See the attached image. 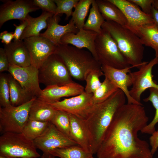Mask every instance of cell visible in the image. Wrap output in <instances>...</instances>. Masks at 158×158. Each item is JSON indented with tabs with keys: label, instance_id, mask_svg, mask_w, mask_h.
<instances>
[{
	"label": "cell",
	"instance_id": "obj_35",
	"mask_svg": "<svg viewBox=\"0 0 158 158\" xmlns=\"http://www.w3.org/2000/svg\"><path fill=\"white\" fill-rule=\"evenodd\" d=\"M79 0H54L57 6V9L55 15L66 14L65 20H68L72 16V9L75 8Z\"/></svg>",
	"mask_w": 158,
	"mask_h": 158
},
{
	"label": "cell",
	"instance_id": "obj_38",
	"mask_svg": "<svg viewBox=\"0 0 158 158\" xmlns=\"http://www.w3.org/2000/svg\"><path fill=\"white\" fill-rule=\"evenodd\" d=\"M129 1L140 6L145 14L151 15L153 4L154 0H128Z\"/></svg>",
	"mask_w": 158,
	"mask_h": 158
},
{
	"label": "cell",
	"instance_id": "obj_19",
	"mask_svg": "<svg viewBox=\"0 0 158 158\" xmlns=\"http://www.w3.org/2000/svg\"><path fill=\"white\" fill-rule=\"evenodd\" d=\"M60 15H54L49 18L47 20L46 30L40 35L49 40L56 46L60 44L61 39L65 34L70 32L77 33L79 30L71 19L65 25L59 24Z\"/></svg>",
	"mask_w": 158,
	"mask_h": 158
},
{
	"label": "cell",
	"instance_id": "obj_20",
	"mask_svg": "<svg viewBox=\"0 0 158 158\" xmlns=\"http://www.w3.org/2000/svg\"><path fill=\"white\" fill-rule=\"evenodd\" d=\"M9 63L21 67L31 65L29 51L23 40L14 41L8 45L4 44Z\"/></svg>",
	"mask_w": 158,
	"mask_h": 158
},
{
	"label": "cell",
	"instance_id": "obj_1",
	"mask_svg": "<svg viewBox=\"0 0 158 158\" xmlns=\"http://www.w3.org/2000/svg\"><path fill=\"white\" fill-rule=\"evenodd\" d=\"M149 118L142 105L125 104L116 112L96 153L98 158H152L138 132Z\"/></svg>",
	"mask_w": 158,
	"mask_h": 158
},
{
	"label": "cell",
	"instance_id": "obj_44",
	"mask_svg": "<svg viewBox=\"0 0 158 158\" xmlns=\"http://www.w3.org/2000/svg\"><path fill=\"white\" fill-rule=\"evenodd\" d=\"M153 5L154 8L158 10V0H154Z\"/></svg>",
	"mask_w": 158,
	"mask_h": 158
},
{
	"label": "cell",
	"instance_id": "obj_5",
	"mask_svg": "<svg viewBox=\"0 0 158 158\" xmlns=\"http://www.w3.org/2000/svg\"><path fill=\"white\" fill-rule=\"evenodd\" d=\"M97 60L101 65L118 69L130 66L109 33L102 28L95 41Z\"/></svg>",
	"mask_w": 158,
	"mask_h": 158
},
{
	"label": "cell",
	"instance_id": "obj_34",
	"mask_svg": "<svg viewBox=\"0 0 158 158\" xmlns=\"http://www.w3.org/2000/svg\"><path fill=\"white\" fill-rule=\"evenodd\" d=\"M104 75L101 69H92L87 71L84 76V80L86 84L85 92L93 94L100 85L101 82L99 78Z\"/></svg>",
	"mask_w": 158,
	"mask_h": 158
},
{
	"label": "cell",
	"instance_id": "obj_26",
	"mask_svg": "<svg viewBox=\"0 0 158 158\" xmlns=\"http://www.w3.org/2000/svg\"><path fill=\"white\" fill-rule=\"evenodd\" d=\"M7 78L9 88L10 101L12 106L21 105L36 97L24 90L11 74H8Z\"/></svg>",
	"mask_w": 158,
	"mask_h": 158
},
{
	"label": "cell",
	"instance_id": "obj_2",
	"mask_svg": "<svg viewBox=\"0 0 158 158\" xmlns=\"http://www.w3.org/2000/svg\"><path fill=\"white\" fill-rule=\"evenodd\" d=\"M126 97L118 89L107 99L93 104L83 120L89 136L91 152L96 154L117 110L125 104Z\"/></svg>",
	"mask_w": 158,
	"mask_h": 158
},
{
	"label": "cell",
	"instance_id": "obj_23",
	"mask_svg": "<svg viewBox=\"0 0 158 158\" xmlns=\"http://www.w3.org/2000/svg\"><path fill=\"white\" fill-rule=\"evenodd\" d=\"M56 110L49 103L36 97L30 107L29 119L42 122H50Z\"/></svg>",
	"mask_w": 158,
	"mask_h": 158
},
{
	"label": "cell",
	"instance_id": "obj_42",
	"mask_svg": "<svg viewBox=\"0 0 158 158\" xmlns=\"http://www.w3.org/2000/svg\"><path fill=\"white\" fill-rule=\"evenodd\" d=\"M14 38V32H9L5 30L1 32L0 39L4 44L8 45L11 43L12 39Z\"/></svg>",
	"mask_w": 158,
	"mask_h": 158
},
{
	"label": "cell",
	"instance_id": "obj_16",
	"mask_svg": "<svg viewBox=\"0 0 158 158\" xmlns=\"http://www.w3.org/2000/svg\"><path fill=\"white\" fill-rule=\"evenodd\" d=\"M122 11L128 24L125 27H136L153 24L154 21L151 15L144 13L138 6L128 0H109Z\"/></svg>",
	"mask_w": 158,
	"mask_h": 158
},
{
	"label": "cell",
	"instance_id": "obj_37",
	"mask_svg": "<svg viewBox=\"0 0 158 158\" xmlns=\"http://www.w3.org/2000/svg\"><path fill=\"white\" fill-rule=\"evenodd\" d=\"M34 4L41 9L43 11L51 13L55 15L56 13L57 6L54 0H33Z\"/></svg>",
	"mask_w": 158,
	"mask_h": 158
},
{
	"label": "cell",
	"instance_id": "obj_47",
	"mask_svg": "<svg viewBox=\"0 0 158 158\" xmlns=\"http://www.w3.org/2000/svg\"><path fill=\"white\" fill-rule=\"evenodd\" d=\"M91 158H94L93 157H92Z\"/></svg>",
	"mask_w": 158,
	"mask_h": 158
},
{
	"label": "cell",
	"instance_id": "obj_12",
	"mask_svg": "<svg viewBox=\"0 0 158 158\" xmlns=\"http://www.w3.org/2000/svg\"><path fill=\"white\" fill-rule=\"evenodd\" d=\"M0 28L6 21L13 19L24 20L29 13L40 9L31 0H1Z\"/></svg>",
	"mask_w": 158,
	"mask_h": 158
},
{
	"label": "cell",
	"instance_id": "obj_3",
	"mask_svg": "<svg viewBox=\"0 0 158 158\" xmlns=\"http://www.w3.org/2000/svg\"><path fill=\"white\" fill-rule=\"evenodd\" d=\"M102 28L109 33L130 65L139 69L147 62L143 61L144 45L132 31L112 21H105Z\"/></svg>",
	"mask_w": 158,
	"mask_h": 158
},
{
	"label": "cell",
	"instance_id": "obj_18",
	"mask_svg": "<svg viewBox=\"0 0 158 158\" xmlns=\"http://www.w3.org/2000/svg\"><path fill=\"white\" fill-rule=\"evenodd\" d=\"M97 34L91 30L80 29L77 33L70 32L65 34L61 39L60 44L70 45L80 49L86 48L97 60L95 47Z\"/></svg>",
	"mask_w": 158,
	"mask_h": 158
},
{
	"label": "cell",
	"instance_id": "obj_33",
	"mask_svg": "<svg viewBox=\"0 0 158 158\" xmlns=\"http://www.w3.org/2000/svg\"><path fill=\"white\" fill-rule=\"evenodd\" d=\"M50 122L60 131L70 138V122L68 114L56 110Z\"/></svg>",
	"mask_w": 158,
	"mask_h": 158
},
{
	"label": "cell",
	"instance_id": "obj_39",
	"mask_svg": "<svg viewBox=\"0 0 158 158\" xmlns=\"http://www.w3.org/2000/svg\"><path fill=\"white\" fill-rule=\"evenodd\" d=\"M10 63L4 48H0V72L8 71Z\"/></svg>",
	"mask_w": 158,
	"mask_h": 158
},
{
	"label": "cell",
	"instance_id": "obj_6",
	"mask_svg": "<svg viewBox=\"0 0 158 158\" xmlns=\"http://www.w3.org/2000/svg\"><path fill=\"white\" fill-rule=\"evenodd\" d=\"M33 141L22 133L8 132L0 137V156L18 158H37L40 157Z\"/></svg>",
	"mask_w": 158,
	"mask_h": 158
},
{
	"label": "cell",
	"instance_id": "obj_13",
	"mask_svg": "<svg viewBox=\"0 0 158 158\" xmlns=\"http://www.w3.org/2000/svg\"><path fill=\"white\" fill-rule=\"evenodd\" d=\"M8 71L25 91L35 97H40L42 90L40 86L37 69L31 65L21 67L10 64Z\"/></svg>",
	"mask_w": 158,
	"mask_h": 158
},
{
	"label": "cell",
	"instance_id": "obj_9",
	"mask_svg": "<svg viewBox=\"0 0 158 158\" xmlns=\"http://www.w3.org/2000/svg\"><path fill=\"white\" fill-rule=\"evenodd\" d=\"M33 141L36 148L43 152L42 158H48L54 150L78 145L51 123L45 132Z\"/></svg>",
	"mask_w": 158,
	"mask_h": 158
},
{
	"label": "cell",
	"instance_id": "obj_4",
	"mask_svg": "<svg viewBox=\"0 0 158 158\" xmlns=\"http://www.w3.org/2000/svg\"><path fill=\"white\" fill-rule=\"evenodd\" d=\"M55 53L62 59L72 77L84 80L88 71L101 69V65L88 50L70 45L60 44L56 46Z\"/></svg>",
	"mask_w": 158,
	"mask_h": 158
},
{
	"label": "cell",
	"instance_id": "obj_41",
	"mask_svg": "<svg viewBox=\"0 0 158 158\" xmlns=\"http://www.w3.org/2000/svg\"><path fill=\"white\" fill-rule=\"evenodd\" d=\"M149 142L151 147V152L153 155L158 148V130H155L152 133L149 138Z\"/></svg>",
	"mask_w": 158,
	"mask_h": 158
},
{
	"label": "cell",
	"instance_id": "obj_45",
	"mask_svg": "<svg viewBox=\"0 0 158 158\" xmlns=\"http://www.w3.org/2000/svg\"><path fill=\"white\" fill-rule=\"evenodd\" d=\"M55 157H55V156H53V155H52L51 154H50L48 158H56Z\"/></svg>",
	"mask_w": 158,
	"mask_h": 158
},
{
	"label": "cell",
	"instance_id": "obj_21",
	"mask_svg": "<svg viewBox=\"0 0 158 158\" xmlns=\"http://www.w3.org/2000/svg\"><path fill=\"white\" fill-rule=\"evenodd\" d=\"M69 115L70 138L85 150L92 153L89 136L83 120L72 114Z\"/></svg>",
	"mask_w": 158,
	"mask_h": 158
},
{
	"label": "cell",
	"instance_id": "obj_30",
	"mask_svg": "<svg viewBox=\"0 0 158 158\" xmlns=\"http://www.w3.org/2000/svg\"><path fill=\"white\" fill-rule=\"evenodd\" d=\"M51 123L28 119L22 133L29 139L34 141L45 132Z\"/></svg>",
	"mask_w": 158,
	"mask_h": 158
},
{
	"label": "cell",
	"instance_id": "obj_17",
	"mask_svg": "<svg viewBox=\"0 0 158 158\" xmlns=\"http://www.w3.org/2000/svg\"><path fill=\"white\" fill-rule=\"evenodd\" d=\"M85 92V87L73 82L62 85L47 86L43 90L38 98L49 103L60 101L63 97L74 96Z\"/></svg>",
	"mask_w": 158,
	"mask_h": 158
},
{
	"label": "cell",
	"instance_id": "obj_22",
	"mask_svg": "<svg viewBox=\"0 0 158 158\" xmlns=\"http://www.w3.org/2000/svg\"><path fill=\"white\" fill-rule=\"evenodd\" d=\"M127 28L138 35L143 45L153 49L155 51V57L158 58V26L155 23Z\"/></svg>",
	"mask_w": 158,
	"mask_h": 158
},
{
	"label": "cell",
	"instance_id": "obj_15",
	"mask_svg": "<svg viewBox=\"0 0 158 158\" xmlns=\"http://www.w3.org/2000/svg\"><path fill=\"white\" fill-rule=\"evenodd\" d=\"M132 66L122 69L102 65L101 69L105 77L107 78L124 93L128 104L142 105L133 99L130 96L128 87L132 85L131 76L129 74Z\"/></svg>",
	"mask_w": 158,
	"mask_h": 158
},
{
	"label": "cell",
	"instance_id": "obj_28",
	"mask_svg": "<svg viewBox=\"0 0 158 158\" xmlns=\"http://www.w3.org/2000/svg\"><path fill=\"white\" fill-rule=\"evenodd\" d=\"M88 17L83 29L91 30L98 34L105 21L100 12L95 0H93Z\"/></svg>",
	"mask_w": 158,
	"mask_h": 158
},
{
	"label": "cell",
	"instance_id": "obj_40",
	"mask_svg": "<svg viewBox=\"0 0 158 158\" xmlns=\"http://www.w3.org/2000/svg\"><path fill=\"white\" fill-rule=\"evenodd\" d=\"M20 24L18 25L13 24L15 27L14 32V41H17L20 40L21 36L27 26V22L25 19L20 21Z\"/></svg>",
	"mask_w": 158,
	"mask_h": 158
},
{
	"label": "cell",
	"instance_id": "obj_29",
	"mask_svg": "<svg viewBox=\"0 0 158 158\" xmlns=\"http://www.w3.org/2000/svg\"><path fill=\"white\" fill-rule=\"evenodd\" d=\"M119 89L107 78L105 77L103 81L99 87L92 94L93 104L104 101Z\"/></svg>",
	"mask_w": 158,
	"mask_h": 158
},
{
	"label": "cell",
	"instance_id": "obj_27",
	"mask_svg": "<svg viewBox=\"0 0 158 158\" xmlns=\"http://www.w3.org/2000/svg\"><path fill=\"white\" fill-rule=\"evenodd\" d=\"M50 154L60 158H91L93 155L78 145L54 150Z\"/></svg>",
	"mask_w": 158,
	"mask_h": 158
},
{
	"label": "cell",
	"instance_id": "obj_43",
	"mask_svg": "<svg viewBox=\"0 0 158 158\" xmlns=\"http://www.w3.org/2000/svg\"><path fill=\"white\" fill-rule=\"evenodd\" d=\"M151 16L154 23L158 26V10L153 6L151 13Z\"/></svg>",
	"mask_w": 158,
	"mask_h": 158
},
{
	"label": "cell",
	"instance_id": "obj_7",
	"mask_svg": "<svg viewBox=\"0 0 158 158\" xmlns=\"http://www.w3.org/2000/svg\"><path fill=\"white\" fill-rule=\"evenodd\" d=\"M38 70L39 83L46 87L64 85L73 82L63 60L55 53L49 56Z\"/></svg>",
	"mask_w": 158,
	"mask_h": 158
},
{
	"label": "cell",
	"instance_id": "obj_24",
	"mask_svg": "<svg viewBox=\"0 0 158 158\" xmlns=\"http://www.w3.org/2000/svg\"><path fill=\"white\" fill-rule=\"evenodd\" d=\"M54 15L43 11L39 16L34 18L28 14L25 19L27 22V26L20 38L21 40L33 36H39L40 32L47 28V20Z\"/></svg>",
	"mask_w": 158,
	"mask_h": 158
},
{
	"label": "cell",
	"instance_id": "obj_11",
	"mask_svg": "<svg viewBox=\"0 0 158 158\" xmlns=\"http://www.w3.org/2000/svg\"><path fill=\"white\" fill-rule=\"evenodd\" d=\"M23 41L30 54L31 65L38 69L49 56L55 52L56 46L40 35L27 38Z\"/></svg>",
	"mask_w": 158,
	"mask_h": 158
},
{
	"label": "cell",
	"instance_id": "obj_25",
	"mask_svg": "<svg viewBox=\"0 0 158 158\" xmlns=\"http://www.w3.org/2000/svg\"><path fill=\"white\" fill-rule=\"evenodd\" d=\"M99 11L105 21H112L123 26L128 21L121 10L109 0H95Z\"/></svg>",
	"mask_w": 158,
	"mask_h": 158
},
{
	"label": "cell",
	"instance_id": "obj_8",
	"mask_svg": "<svg viewBox=\"0 0 158 158\" xmlns=\"http://www.w3.org/2000/svg\"><path fill=\"white\" fill-rule=\"evenodd\" d=\"M35 97L27 103L18 106L11 104L0 107V132L22 133L29 119L31 105Z\"/></svg>",
	"mask_w": 158,
	"mask_h": 158
},
{
	"label": "cell",
	"instance_id": "obj_14",
	"mask_svg": "<svg viewBox=\"0 0 158 158\" xmlns=\"http://www.w3.org/2000/svg\"><path fill=\"white\" fill-rule=\"evenodd\" d=\"M92 95L84 92L78 95L49 104L56 110L64 111L83 120L93 105Z\"/></svg>",
	"mask_w": 158,
	"mask_h": 158
},
{
	"label": "cell",
	"instance_id": "obj_46",
	"mask_svg": "<svg viewBox=\"0 0 158 158\" xmlns=\"http://www.w3.org/2000/svg\"><path fill=\"white\" fill-rule=\"evenodd\" d=\"M0 158H18L7 157H3V156H0Z\"/></svg>",
	"mask_w": 158,
	"mask_h": 158
},
{
	"label": "cell",
	"instance_id": "obj_36",
	"mask_svg": "<svg viewBox=\"0 0 158 158\" xmlns=\"http://www.w3.org/2000/svg\"><path fill=\"white\" fill-rule=\"evenodd\" d=\"M11 105L7 75H0V106L4 107Z\"/></svg>",
	"mask_w": 158,
	"mask_h": 158
},
{
	"label": "cell",
	"instance_id": "obj_10",
	"mask_svg": "<svg viewBox=\"0 0 158 158\" xmlns=\"http://www.w3.org/2000/svg\"><path fill=\"white\" fill-rule=\"evenodd\" d=\"M158 63V58L155 57L142 65L138 71L129 73L132 82L130 95L139 103H141V96L146 90L152 87L158 88V84L153 80L152 73L153 67Z\"/></svg>",
	"mask_w": 158,
	"mask_h": 158
},
{
	"label": "cell",
	"instance_id": "obj_31",
	"mask_svg": "<svg viewBox=\"0 0 158 158\" xmlns=\"http://www.w3.org/2000/svg\"><path fill=\"white\" fill-rule=\"evenodd\" d=\"M93 0H80L75 8L71 19L79 29L83 28L85 18Z\"/></svg>",
	"mask_w": 158,
	"mask_h": 158
},
{
	"label": "cell",
	"instance_id": "obj_32",
	"mask_svg": "<svg viewBox=\"0 0 158 158\" xmlns=\"http://www.w3.org/2000/svg\"><path fill=\"white\" fill-rule=\"evenodd\" d=\"M150 94L143 99L145 102H150L155 109V113L152 120L141 130L143 133L152 134L155 130V126L158 123V88L152 87L149 89Z\"/></svg>",
	"mask_w": 158,
	"mask_h": 158
}]
</instances>
